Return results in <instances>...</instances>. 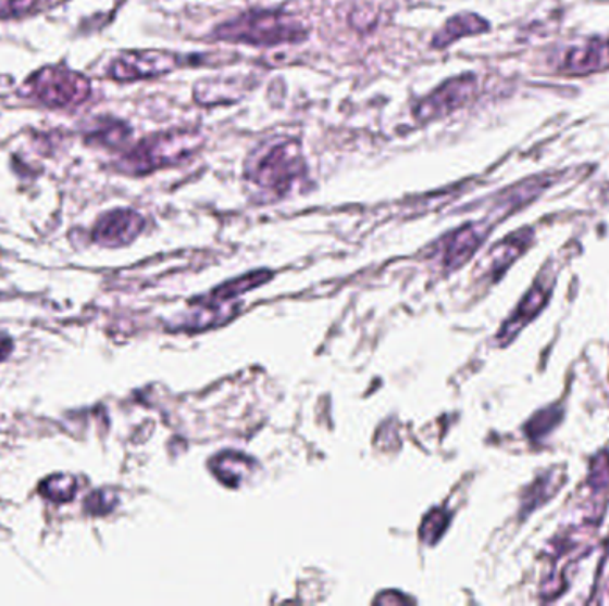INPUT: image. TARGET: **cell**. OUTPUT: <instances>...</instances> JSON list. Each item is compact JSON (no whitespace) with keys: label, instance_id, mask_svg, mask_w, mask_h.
<instances>
[{"label":"cell","instance_id":"cell-1","mask_svg":"<svg viewBox=\"0 0 609 606\" xmlns=\"http://www.w3.org/2000/svg\"><path fill=\"white\" fill-rule=\"evenodd\" d=\"M309 30L290 13L281 10H256L243 13L212 30V38L251 47H278L301 43Z\"/></svg>","mask_w":609,"mask_h":606},{"label":"cell","instance_id":"cell-2","mask_svg":"<svg viewBox=\"0 0 609 606\" xmlns=\"http://www.w3.org/2000/svg\"><path fill=\"white\" fill-rule=\"evenodd\" d=\"M307 173L303 148L298 139L276 137L262 142L245 164L246 180L264 191L284 195Z\"/></svg>","mask_w":609,"mask_h":606},{"label":"cell","instance_id":"cell-3","mask_svg":"<svg viewBox=\"0 0 609 606\" xmlns=\"http://www.w3.org/2000/svg\"><path fill=\"white\" fill-rule=\"evenodd\" d=\"M202 144V134L191 128L152 134L128 150L116 167L125 175H148L191 159Z\"/></svg>","mask_w":609,"mask_h":606},{"label":"cell","instance_id":"cell-4","mask_svg":"<svg viewBox=\"0 0 609 606\" xmlns=\"http://www.w3.org/2000/svg\"><path fill=\"white\" fill-rule=\"evenodd\" d=\"M222 58V54L183 55L167 50H128L114 59L109 66L108 75L116 83H134V80L161 77L183 66L226 64Z\"/></svg>","mask_w":609,"mask_h":606},{"label":"cell","instance_id":"cell-5","mask_svg":"<svg viewBox=\"0 0 609 606\" xmlns=\"http://www.w3.org/2000/svg\"><path fill=\"white\" fill-rule=\"evenodd\" d=\"M21 93L47 108H77L91 94V84L84 75L72 70L47 66L22 86Z\"/></svg>","mask_w":609,"mask_h":606},{"label":"cell","instance_id":"cell-6","mask_svg":"<svg viewBox=\"0 0 609 606\" xmlns=\"http://www.w3.org/2000/svg\"><path fill=\"white\" fill-rule=\"evenodd\" d=\"M477 83L474 75H460L449 78L435 91L421 98L413 108V117L418 122H432L438 117L447 116L452 111L462 108L476 93Z\"/></svg>","mask_w":609,"mask_h":606},{"label":"cell","instance_id":"cell-7","mask_svg":"<svg viewBox=\"0 0 609 606\" xmlns=\"http://www.w3.org/2000/svg\"><path fill=\"white\" fill-rule=\"evenodd\" d=\"M142 226L145 219L138 212L119 209L100 217L95 226L94 240L108 248H119L133 242L141 233Z\"/></svg>","mask_w":609,"mask_h":606},{"label":"cell","instance_id":"cell-8","mask_svg":"<svg viewBox=\"0 0 609 606\" xmlns=\"http://www.w3.org/2000/svg\"><path fill=\"white\" fill-rule=\"evenodd\" d=\"M250 77H214L203 78L195 86V100L200 105H217V103H236L250 91Z\"/></svg>","mask_w":609,"mask_h":606},{"label":"cell","instance_id":"cell-9","mask_svg":"<svg viewBox=\"0 0 609 606\" xmlns=\"http://www.w3.org/2000/svg\"><path fill=\"white\" fill-rule=\"evenodd\" d=\"M609 66V39L592 41L580 49L570 50L563 70L570 74H589Z\"/></svg>","mask_w":609,"mask_h":606},{"label":"cell","instance_id":"cell-10","mask_svg":"<svg viewBox=\"0 0 609 606\" xmlns=\"http://www.w3.org/2000/svg\"><path fill=\"white\" fill-rule=\"evenodd\" d=\"M487 29L488 22H485L482 16L462 13V15L452 16V18L447 20L437 35L433 36L432 47L437 50L447 49L457 39L465 38V36L482 35Z\"/></svg>","mask_w":609,"mask_h":606},{"label":"cell","instance_id":"cell-11","mask_svg":"<svg viewBox=\"0 0 609 606\" xmlns=\"http://www.w3.org/2000/svg\"><path fill=\"white\" fill-rule=\"evenodd\" d=\"M487 230L480 225H468L449 235L446 245V264L451 267H458L477 250V245L482 244Z\"/></svg>","mask_w":609,"mask_h":606},{"label":"cell","instance_id":"cell-12","mask_svg":"<svg viewBox=\"0 0 609 606\" xmlns=\"http://www.w3.org/2000/svg\"><path fill=\"white\" fill-rule=\"evenodd\" d=\"M547 295H549V293H547V290L544 289V285L538 281V283L533 287V290H531L530 295L524 299V303L521 304V310L517 312L515 318L510 320V324H508L507 329H505L502 334H507V337L515 334V332L519 331V329H521L522 326L530 320V318L535 317L536 312H538V310L544 306V303H546Z\"/></svg>","mask_w":609,"mask_h":606},{"label":"cell","instance_id":"cell-13","mask_svg":"<svg viewBox=\"0 0 609 606\" xmlns=\"http://www.w3.org/2000/svg\"><path fill=\"white\" fill-rule=\"evenodd\" d=\"M40 491L45 498L61 504V502H69V500L74 498L77 482L70 475H55V477L45 480L44 484L40 485Z\"/></svg>","mask_w":609,"mask_h":606},{"label":"cell","instance_id":"cell-14","mask_svg":"<svg viewBox=\"0 0 609 606\" xmlns=\"http://www.w3.org/2000/svg\"><path fill=\"white\" fill-rule=\"evenodd\" d=\"M54 4L55 0H0V20L33 15Z\"/></svg>","mask_w":609,"mask_h":606},{"label":"cell","instance_id":"cell-15","mask_svg":"<svg viewBox=\"0 0 609 606\" xmlns=\"http://www.w3.org/2000/svg\"><path fill=\"white\" fill-rule=\"evenodd\" d=\"M130 136V128L122 122H109L105 127L97 128L94 136H89V141L99 142L100 147L119 148L127 141Z\"/></svg>","mask_w":609,"mask_h":606},{"label":"cell","instance_id":"cell-16","mask_svg":"<svg viewBox=\"0 0 609 606\" xmlns=\"http://www.w3.org/2000/svg\"><path fill=\"white\" fill-rule=\"evenodd\" d=\"M264 276L265 274L257 273L251 274V276H246V278L236 279L234 283L225 285L223 289L217 290V292L214 293V298H234V295H237V293H243L245 292V290L253 289V287H257V285L261 283V281H264V279H262L264 278Z\"/></svg>","mask_w":609,"mask_h":606},{"label":"cell","instance_id":"cell-17","mask_svg":"<svg viewBox=\"0 0 609 606\" xmlns=\"http://www.w3.org/2000/svg\"><path fill=\"white\" fill-rule=\"evenodd\" d=\"M11 352V342L8 338L0 337V362L5 359V357L10 356Z\"/></svg>","mask_w":609,"mask_h":606}]
</instances>
